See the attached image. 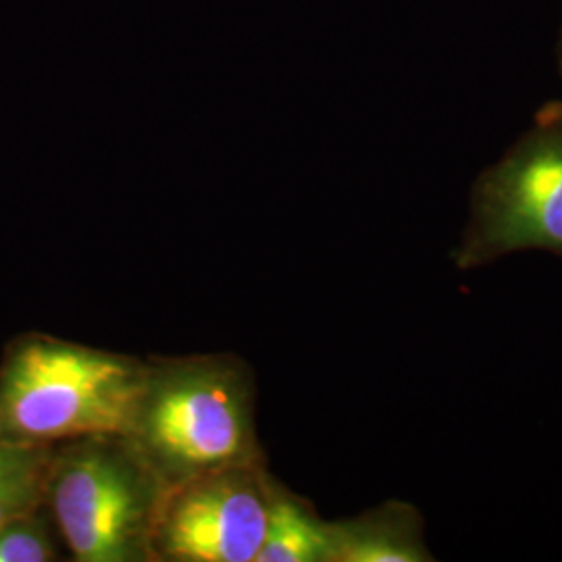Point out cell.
<instances>
[{
  "mask_svg": "<svg viewBox=\"0 0 562 562\" xmlns=\"http://www.w3.org/2000/svg\"><path fill=\"white\" fill-rule=\"evenodd\" d=\"M57 527L46 506L0 527V562L59 561Z\"/></svg>",
  "mask_w": 562,
  "mask_h": 562,
  "instance_id": "9",
  "label": "cell"
},
{
  "mask_svg": "<svg viewBox=\"0 0 562 562\" xmlns=\"http://www.w3.org/2000/svg\"><path fill=\"white\" fill-rule=\"evenodd\" d=\"M146 361L120 352L25 334L0 362V440L57 446L125 434Z\"/></svg>",
  "mask_w": 562,
  "mask_h": 562,
  "instance_id": "2",
  "label": "cell"
},
{
  "mask_svg": "<svg viewBox=\"0 0 562 562\" xmlns=\"http://www.w3.org/2000/svg\"><path fill=\"white\" fill-rule=\"evenodd\" d=\"M255 404L252 373L236 357L148 359L123 436L171 487L265 459Z\"/></svg>",
  "mask_w": 562,
  "mask_h": 562,
  "instance_id": "1",
  "label": "cell"
},
{
  "mask_svg": "<svg viewBox=\"0 0 562 562\" xmlns=\"http://www.w3.org/2000/svg\"><path fill=\"white\" fill-rule=\"evenodd\" d=\"M471 255L562 250V130L527 138L485 180Z\"/></svg>",
  "mask_w": 562,
  "mask_h": 562,
  "instance_id": "5",
  "label": "cell"
},
{
  "mask_svg": "<svg viewBox=\"0 0 562 562\" xmlns=\"http://www.w3.org/2000/svg\"><path fill=\"white\" fill-rule=\"evenodd\" d=\"M257 562H334L331 522L278 483Z\"/></svg>",
  "mask_w": 562,
  "mask_h": 562,
  "instance_id": "7",
  "label": "cell"
},
{
  "mask_svg": "<svg viewBox=\"0 0 562 562\" xmlns=\"http://www.w3.org/2000/svg\"><path fill=\"white\" fill-rule=\"evenodd\" d=\"M53 446L0 440V527L44 506Z\"/></svg>",
  "mask_w": 562,
  "mask_h": 562,
  "instance_id": "8",
  "label": "cell"
},
{
  "mask_svg": "<svg viewBox=\"0 0 562 562\" xmlns=\"http://www.w3.org/2000/svg\"><path fill=\"white\" fill-rule=\"evenodd\" d=\"M276 485L261 459L167 487L153 529L155 562H257Z\"/></svg>",
  "mask_w": 562,
  "mask_h": 562,
  "instance_id": "4",
  "label": "cell"
},
{
  "mask_svg": "<svg viewBox=\"0 0 562 562\" xmlns=\"http://www.w3.org/2000/svg\"><path fill=\"white\" fill-rule=\"evenodd\" d=\"M165 492L123 434H99L53 446L44 506L74 561L155 562Z\"/></svg>",
  "mask_w": 562,
  "mask_h": 562,
  "instance_id": "3",
  "label": "cell"
},
{
  "mask_svg": "<svg viewBox=\"0 0 562 562\" xmlns=\"http://www.w3.org/2000/svg\"><path fill=\"white\" fill-rule=\"evenodd\" d=\"M334 562L427 561L411 510L385 506L355 521L331 522Z\"/></svg>",
  "mask_w": 562,
  "mask_h": 562,
  "instance_id": "6",
  "label": "cell"
}]
</instances>
